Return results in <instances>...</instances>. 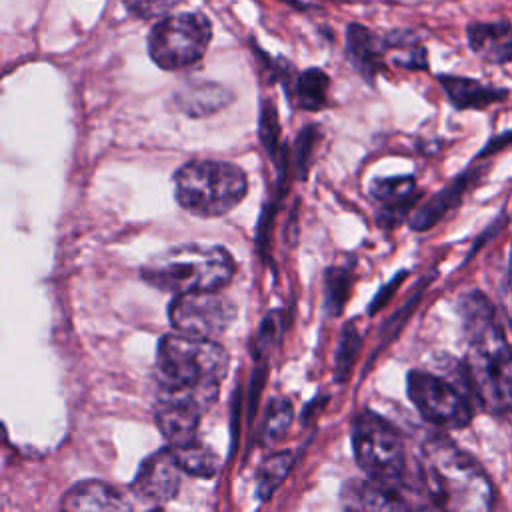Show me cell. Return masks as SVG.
I'll return each mask as SVG.
<instances>
[{
	"label": "cell",
	"instance_id": "obj_1",
	"mask_svg": "<svg viewBox=\"0 0 512 512\" xmlns=\"http://www.w3.org/2000/svg\"><path fill=\"white\" fill-rule=\"evenodd\" d=\"M228 352L214 338L184 332L166 334L158 342V398L182 402L202 412L212 408L228 374Z\"/></svg>",
	"mask_w": 512,
	"mask_h": 512
},
{
	"label": "cell",
	"instance_id": "obj_2",
	"mask_svg": "<svg viewBox=\"0 0 512 512\" xmlns=\"http://www.w3.org/2000/svg\"><path fill=\"white\" fill-rule=\"evenodd\" d=\"M422 484L434 506L448 510H488L494 490L482 468L446 438L422 448Z\"/></svg>",
	"mask_w": 512,
	"mask_h": 512
},
{
	"label": "cell",
	"instance_id": "obj_3",
	"mask_svg": "<svg viewBox=\"0 0 512 512\" xmlns=\"http://www.w3.org/2000/svg\"><path fill=\"white\" fill-rule=\"evenodd\" d=\"M230 252L214 244H180L156 254L142 266V278L158 290L184 294L220 290L234 276Z\"/></svg>",
	"mask_w": 512,
	"mask_h": 512
},
{
	"label": "cell",
	"instance_id": "obj_4",
	"mask_svg": "<svg viewBox=\"0 0 512 512\" xmlns=\"http://www.w3.org/2000/svg\"><path fill=\"white\" fill-rule=\"evenodd\" d=\"M178 204L200 218H216L234 210L246 196L242 168L224 160H190L174 174Z\"/></svg>",
	"mask_w": 512,
	"mask_h": 512
},
{
	"label": "cell",
	"instance_id": "obj_5",
	"mask_svg": "<svg viewBox=\"0 0 512 512\" xmlns=\"http://www.w3.org/2000/svg\"><path fill=\"white\" fill-rule=\"evenodd\" d=\"M352 448L360 468L380 480L404 482V444L400 432L380 414L364 410L352 426Z\"/></svg>",
	"mask_w": 512,
	"mask_h": 512
},
{
	"label": "cell",
	"instance_id": "obj_6",
	"mask_svg": "<svg viewBox=\"0 0 512 512\" xmlns=\"http://www.w3.org/2000/svg\"><path fill=\"white\" fill-rule=\"evenodd\" d=\"M212 38V26L198 12H182L162 18L148 36V52L156 66L180 70L196 64Z\"/></svg>",
	"mask_w": 512,
	"mask_h": 512
},
{
	"label": "cell",
	"instance_id": "obj_7",
	"mask_svg": "<svg viewBox=\"0 0 512 512\" xmlns=\"http://www.w3.org/2000/svg\"><path fill=\"white\" fill-rule=\"evenodd\" d=\"M236 316V304L220 290L176 294L168 306V318L174 330L204 338L224 334L234 324Z\"/></svg>",
	"mask_w": 512,
	"mask_h": 512
},
{
	"label": "cell",
	"instance_id": "obj_8",
	"mask_svg": "<svg viewBox=\"0 0 512 512\" xmlns=\"http://www.w3.org/2000/svg\"><path fill=\"white\" fill-rule=\"evenodd\" d=\"M406 388L416 410L434 426L462 428L472 420V408L466 396L452 382L432 372L412 370Z\"/></svg>",
	"mask_w": 512,
	"mask_h": 512
},
{
	"label": "cell",
	"instance_id": "obj_9",
	"mask_svg": "<svg viewBox=\"0 0 512 512\" xmlns=\"http://www.w3.org/2000/svg\"><path fill=\"white\" fill-rule=\"evenodd\" d=\"M460 316L470 352H476L498 364L512 362V348L506 340L504 328L496 316L494 306L484 298V294H464L460 300Z\"/></svg>",
	"mask_w": 512,
	"mask_h": 512
},
{
	"label": "cell",
	"instance_id": "obj_10",
	"mask_svg": "<svg viewBox=\"0 0 512 512\" xmlns=\"http://www.w3.org/2000/svg\"><path fill=\"white\" fill-rule=\"evenodd\" d=\"M182 466L168 446L142 460L132 482V494L146 506H162L170 502L180 488Z\"/></svg>",
	"mask_w": 512,
	"mask_h": 512
},
{
	"label": "cell",
	"instance_id": "obj_11",
	"mask_svg": "<svg viewBox=\"0 0 512 512\" xmlns=\"http://www.w3.org/2000/svg\"><path fill=\"white\" fill-rule=\"evenodd\" d=\"M466 374L472 394L492 412H512V378L506 374V364L492 362L476 352H470Z\"/></svg>",
	"mask_w": 512,
	"mask_h": 512
},
{
	"label": "cell",
	"instance_id": "obj_12",
	"mask_svg": "<svg viewBox=\"0 0 512 512\" xmlns=\"http://www.w3.org/2000/svg\"><path fill=\"white\" fill-rule=\"evenodd\" d=\"M404 488V482H390L368 476L364 482H350L348 492H344V500L348 508L404 510L410 508Z\"/></svg>",
	"mask_w": 512,
	"mask_h": 512
},
{
	"label": "cell",
	"instance_id": "obj_13",
	"mask_svg": "<svg viewBox=\"0 0 512 512\" xmlns=\"http://www.w3.org/2000/svg\"><path fill=\"white\" fill-rule=\"evenodd\" d=\"M202 414L204 412L194 406L162 398H158L154 406L156 424L170 446H184L196 440V430Z\"/></svg>",
	"mask_w": 512,
	"mask_h": 512
},
{
	"label": "cell",
	"instance_id": "obj_14",
	"mask_svg": "<svg viewBox=\"0 0 512 512\" xmlns=\"http://www.w3.org/2000/svg\"><path fill=\"white\" fill-rule=\"evenodd\" d=\"M130 506L122 492L100 480L74 484L62 498L64 510H128Z\"/></svg>",
	"mask_w": 512,
	"mask_h": 512
},
{
	"label": "cell",
	"instance_id": "obj_15",
	"mask_svg": "<svg viewBox=\"0 0 512 512\" xmlns=\"http://www.w3.org/2000/svg\"><path fill=\"white\" fill-rule=\"evenodd\" d=\"M370 196L384 210V220H398L416 198V182L412 176L382 178L370 184Z\"/></svg>",
	"mask_w": 512,
	"mask_h": 512
},
{
	"label": "cell",
	"instance_id": "obj_16",
	"mask_svg": "<svg viewBox=\"0 0 512 512\" xmlns=\"http://www.w3.org/2000/svg\"><path fill=\"white\" fill-rule=\"evenodd\" d=\"M450 102L456 108H484L496 100H502L506 92L484 86L470 78H458V76H442L440 78Z\"/></svg>",
	"mask_w": 512,
	"mask_h": 512
},
{
	"label": "cell",
	"instance_id": "obj_17",
	"mask_svg": "<svg viewBox=\"0 0 512 512\" xmlns=\"http://www.w3.org/2000/svg\"><path fill=\"white\" fill-rule=\"evenodd\" d=\"M470 46L492 60H512V34L506 24H474L468 30Z\"/></svg>",
	"mask_w": 512,
	"mask_h": 512
},
{
	"label": "cell",
	"instance_id": "obj_18",
	"mask_svg": "<svg viewBox=\"0 0 512 512\" xmlns=\"http://www.w3.org/2000/svg\"><path fill=\"white\" fill-rule=\"evenodd\" d=\"M346 44H348L350 60L356 64V68H360L366 76L376 74V70L380 68V62H382L380 40L364 26L350 24Z\"/></svg>",
	"mask_w": 512,
	"mask_h": 512
},
{
	"label": "cell",
	"instance_id": "obj_19",
	"mask_svg": "<svg viewBox=\"0 0 512 512\" xmlns=\"http://www.w3.org/2000/svg\"><path fill=\"white\" fill-rule=\"evenodd\" d=\"M470 182V174H462L458 180H454L448 188H444L438 196H434L428 204H424L412 218V226L418 230L430 228L436 220H440L462 196Z\"/></svg>",
	"mask_w": 512,
	"mask_h": 512
},
{
	"label": "cell",
	"instance_id": "obj_20",
	"mask_svg": "<svg viewBox=\"0 0 512 512\" xmlns=\"http://www.w3.org/2000/svg\"><path fill=\"white\" fill-rule=\"evenodd\" d=\"M170 448L174 450L182 470L188 474L208 478V476H214L220 468L218 456L198 440H192L184 446H170Z\"/></svg>",
	"mask_w": 512,
	"mask_h": 512
},
{
	"label": "cell",
	"instance_id": "obj_21",
	"mask_svg": "<svg viewBox=\"0 0 512 512\" xmlns=\"http://www.w3.org/2000/svg\"><path fill=\"white\" fill-rule=\"evenodd\" d=\"M328 88H330V80L322 70L310 68L302 72L294 88L298 106H302L304 110L324 108L328 102Z\"/></svg>",
	"mask_w": 512,
	"mask_h": 512
},
{
	"label": "cell",
	"instance_id": "obj_22",
	"mask_svg": "<svg viewBox=\"0 0 512 512\" xmlns=\"http://www.w3.org/2000/svg\"><path fill=\"white\" fill-rule=\"evenodd\" d=\"M292 462H294L292 452H278L262 464L258 472V484H256V492L260 500H268L280 488V484L284 482V478L292 468Z\"/></svg>",
	"mask_w": 512,
	"mask_h": 512
},
{
	"label": "cell",
	"instance_id": "obj_23",
	"mask_svg": "<svg viewBox=\"0 0 512 512\" xmlns=\"http://www.w3.org/2000/svg\"><path fill=\"white\" fill-rule=\"evenodd\" d=\"M178 100L188 114H210L224 104V90L212 84L188 86Z\"/></svg>",
	"mask_w": 512,
	"mask_h": 512
},
{
	"label": "cell",
	"instance_id": "obj_24",
	"mask_svg": "<svg viewBox=\"0 0 512 512\" xmlns=\"http://www.w3.org/2000/svg\"><path fill=\"white\" fill-rule=\"evenodd\" d=\"M292 422V406L288 400H272L266 408V414H264V420H262V428H260V438H262V444L270 446L274 442H278L284 432L288 430Z\"/></svg>",
	"mask_w": 512,
	"mask_h": 512
},
{
	"label": "cell",
	"instance_id": "obj_25",
	"mask_svg": "<svg viewBox=\"0 0 512 512\" xmlns=\"http://www.w3.org/2000/svg\"><path fill=\"white\" fill-rule=\"evenodd\" d=\"M358 344H360V338H358L356 330L354 328H346L344 334H342V340L338 344V352H336V372H338L340 380L346 378V372L350 370V366H352V362L356 358Z\"/></svg>",
	"mask_w": 512,
	"mask_h": 512
},
{
	"label": "cell",
	"instance_id": "obj_26",
	"mask_svg": "<svg viewBox=\"0 0 512 512\" xmlns=\"http://www.w3.org/2000/svg\"><path fill=\"white\" fill-rule=\"evenodd\" d=\"M180 0H124L126 8L138 18H158L170 12Z\"/></svg>",
	"mask_w": 512,
	"mask_h": 512
},
{
	"label": "cell",
	"instance_id": "obj_27",
	"mask_svg": "<svg viewBox=\"0 0 512 512\" xmlns=\"http://www.w3.org/2000/svg\"><path fill=\"white\" fill-rule=\"evenodd\" d=\"M502 304H504V314L508 318V322L512 324V280L508 278L502 290Z\"/></svg>",
	"mask_w": 512,
	"mask_h": 512
},
{
	"label": "cell",
	"instance_id": "obj_28",
	"mask_svg": "<svg viewBox=\"0 0 512 512\" xmlns=\"http://www.w3.org/2000/svg\"><path fill=\"white\" fill-rule=\"evenodd\" d=\"M510 280H512V258H510Z\"/></svg>",
	"mask_w": 512,
	"mask_h": 512
}]
</instances>
